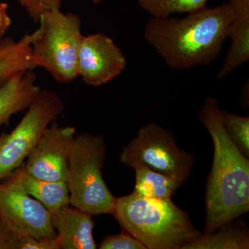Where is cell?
Masks as SVG:
<instances>
[{
  "mask_svg": "<svg viewBox=\"0 0 249 249\" xmlns=\"http://www.w3.org/2000/svg\"><path fill=\"white\" fill-rule=\"evenodd\" d=\"M232 16L233 8L227 1L204 6L183 18H152L144 38L173 70L206 66L220 55Z\"/></svg>",
  "mask_w": 249,
  "mask_h": 249,
  "instance_id": "1",
  "label": "cell"
},
{
  "mask_svg": "<svg viewBox=\"0 0 249 249\" xmlns=\"http://www.w3.org/2000/svg\"><path fill=\"white\" fill-rule=\"evenodd\" d=\"M216 98L207 97L199 119L214 145L212 169L207 179L204 233H212L249 211V160L228 137Z\"/></svg>",
  "mask_w": 249,
  "mask_h": 249,
  "instance_id": "2",
  "label": "cell"
},
{
  "mask_svg": "<svg viewBox=\"0 0 249 249\" xmlns=\"http://www.w3.org/2000/svg\"><path fill=\"white\" fill-rule=\"evenodd\" d=\"M111 214L148 249H184L201 234L172 199L147 198L133 192L116 198Z\"/></svg>",
  "mask_w": 249,
  "mask_h": 249,
  "instance_id": "3",
  "label": "cell"
},
{
  "mask_svg": "<svg viewBox=\"0 0 249 249\" xmlns=\"http://www.w3.org/2000/svg\"><path fill=\"white\" fill-rule=\"evenodd\" d=\"M106 145L103 136H76L67 160L70 204L91 215L112 214L116 197L103 177Z\"/></svg>",
  "mask_w": 249,
  "mask_h": 249,
  "instance_id": "4",
  "label": "cell"
},
{
  "mask_svg": "<svg viewBox=\"0 0 249 249\" xmlns=\"http://www.w3.org/2000/svg\"><path fill=\"white\" fill-rule=\"evenodd\" d=\"M38 22L40 32L32 44L34 65L43 67L59 83H71L78 76V52L83 36L79 16L51 10L41 16Z\"/></svg>",
  "mask_w": 249,
  "mask_h": 249,
  "instance_id": "5",
  "label": "cell"
},
{
  "mask_svg": "<svg viewBox=\"0 0 249 249\" xmlns=\"http://www.w3.org/2000/svg\"><path fill=\"white\" fill-rule=\"evenodd\" d=\"M194 157L178 148L175 136L160 124L142 126L138 134L123 148L121 163L135 169L144 167L186 182Z\"/></svg>",
  "mask_w": 249,
  "mask_h": 249,
  "instance_id": "6",
  "label": "cell"
},
{
  "mask_svg": "<svg viewBox=\"0 0 249 249\" xmlns=\"http://www.w3.org/2000/svg\"><path fill=\"white\" fill-rule=\"evenodd\" d=\"M63 111V103L56 93L40 89L16 128L0 136V181L23 164L47 127Z\"/></svg>",
  "mask_w": 249,
  "mask_h": 249,
  "instance_id": "7",
  "label": "cell"
},
{
  "mask_svg": "<svg viewBox=\"0 0 249 249\" xmlns=\"http://www.w3.org/2000/svg\"><path fill=\"white\" fill-rule=\"evenodd\" d=\"M0 220L19 236L56 237L52 213L26 193L16 170L0 181Z\"/></svg>",
  "mask_w": 249,
  "mask_h": 249,
  "instance_id": "8",
  "label": "cell"
},
{
  "mask_svg": "<svg viewBox=\"0 0 249 249\" xmlns=\"http://www.w3.org/2000/svg\"><path fill=\"white\" fill-rule=\"evenodd\" d=\"M76 130L52 123L23 164L28 173L41 179L66 181L67 160Z\"/></svg>",
  "mask_w": 249,
  "mask_h": 249,
  "instance_id": "9",
  "label": "cell"
},
{
  "mask_svg": "<svg viewBox=\"0 0 249 249\" xmlns=\"http://www.w3.org/2000/svg\"><path fill=\"white\" fill-rule=\"evenodd\" d=\"M127 60L114 40L103 33L83 36L78 56V73L86 84L100 87L120 76Z\"/></svg>",
  "mask_w": 249,
  "mask_h": 249,
  "instance_id": "10",
  "label": "cell"
},
{
  "mask_svg": "<svg viewBox=\"0 0 249 249\" xmlns=\"http://www.w3.org/2000/svg\"><path fill=\"white\" fill-rule=\"evenodd\" d=\"M52 224L62 249H96L92 215L76 208H62L52 213Z\"/></svg>",
  "mask_w": 249,
  "mask_h": 249,
  "instance_id": "11",
  "label": "cell"
},
{
  "mask_svg": "<svg viewBox=\"0 0 249 249\" xmlns=\"http://www.w3.org/2000/svg\"><path fill=\"white\" fill-rule=\"evenodd\" d=\"M233 8V16L227 37L232 40L217 77L221 80L249 60V0H228Z\"/></svg>",
  "mask_w": 249,
  "mask_h": 249,
  "instance_id": "12",
  "label": "cell"
},
{
  "mask_svg": "<svg viewBox=\"0 0 249 249\" xmlns=\"http://www.w3.org/2000/svg\"><path fill=\"white\" fill-rule=\"evenodd\" d=\"M34 70L16 73L0 87V125L29 108L40 91Z\"/></svg>",
  "mask_w": 249,
  "mask_h": 249,
  "instance_id": "13",
  "label": "cell"
},
{
  "mask_svg": "<svg viewBox=\"0 0 249 249\" xmlns=\"http://www.w3.org/2000/svg\"><path fill=\"white\" fill-rule=\"evenodd\" d=\"M40 29L25 34L20 40H6L0 43V87L19 72L34 70L32 44Z\"/></svg>",
  "mask_w": 249,
  "mask_h": 249,
  "instance_id": "14",
  "label": "cell"
},
{
  "mask_svg": "<svg viewBox=\"0 0 249 249\" xmlns=\"http://www.w3.org/2000/svg\"><path fill=\"white\" fill-rule=\"evenodd\" d=\"M24 191L48 210L51 213L70 206V193L65 181H52L33 176L23 164L16 169Z\"/></svg>",
  "mask_w": 249,
  "mask_h": 249,
  "instance_id": "15",
  "label": "cell"
},
{
  "mask_svg": "<svg viewBox=\"0 0 249 249\" xmlns=\"http://www.w3.org/2000/svg\"><path fill=\"white\" fill-rule=\"evenodd\" d=\"M233 221L227 223L212 233L201 234L184 249H249L248 228L242 221Z\"/></svg>",
  "mask_w": 249,
  "mask_h": 249,
  "instance_id": "16",
  "label": "cell"
},
{
  "mask_svg": "<svg viewBox=\"0 0 249 249\" xmlns=\"http://www.w3.org/2000/svg\"><path fill=\"white\" fill-rule=\"evenodd\" d=\"M136 183L134 193L139 196L157 199H170L183 184L176 178L144 167L134 169Z\"/></svg>",
  "mask_w": 249,
  "mask_h": 249,
  "instance_id": "17",
  "label": "cell"
},
{
  "mask_svg": "<svg viewBox=\"0 0 249 249\" xmlns=\"http://www.w3.org/2000/svg\"><path fill=\"white\" fill-rule=\"evenodd\" d=\"M139 6L152 18L189 14L206 6L208 0H137Z\"/></svg>",
  "mask_w": 249,
  "mask_h": 249,
  "instance_id": "18",
  "label": "cell"
},
{
  "mask_svg": "<svg viewBox=\"0 0 249 249\" xmlns=\"http://www.w3.org/2000/svg\"><path fill=\"white\" fill-rule=\"evenodd\" d=\"M228 137L246 158H249V118L220 110Z\"/></svg>",
  "mask_w": 249,
  "mask_h": 249,
  "instance_id": "19",
  "label": "cell"
},
{
  "mask_svg": "<svg viewBox=\"0 0 249 249\" xmlns=\"http://www.w3.org/2000/svg\"><path fill=\"white\" fill-rule=\"evenodd\" d=\"M98 247L100 249H146L135 237L124 231L121 233L105 237Z\"/></svg>",
  "mask_w": 249,
  "mask_h": 249,
  "instance_id": "20",
  "label": "cell"
},
{
  "mask_svg": "<svg viewBox=\"0 0 249 249\" xmlns=\"http://www.w3.org/2000/svg\"><path fill=\"white\" fill-rule=\"evenodd\" d=\"M29 17L38 22L41 16L46 11L60 9L62 0H19Z\"/></svg>",
  "mask_w": 249,
  "mask_h": 249,
  "instance_id": "21",
  "label": "cell"
},
{
  "mask_svg": "<svg viewBox=\"0 0 249 249\" xmlns=\"http://www.w3.org/2000/svg\"><path fill=\"white\" fill-rule=\"evenodd\" d=\"M17 249H60L57 237L36 238L28 235H21L18 240Z\"/></svg>",
  "mask_w": 249,
  "mask_h": 249,
  "instance_id": "22",
  "label": "cell"
},
{
  "mask_svg": "<svg viewBox=\"0 0 249 249\" xmlns=\"http://www.w3.org/2000/svg\"><path fill=\"white\" fill-rule=\"evenodd\" d=\"M19 237L0 220V249H17Z\"/></svg>",
  "mask_w": 249,
  "mask_h": 249,
  "instance_id": "23",
  "label": "cell"
},
{
  "mask_svg": "<svg viewBox=\"0 0 249 249\" xmlns=\"http://www.w3.org/2000/svg\"><path fill=\"white\" fill-rule=\"evenodd\" d=\"M8 5L0 1V40L11 25V19L7 12Z\"/></svg>",
  "mask_w": 249,
  "mask_h": 249,
  "instance_id": "24",
  "label": "cell"
},
{
  "mask_svg": "<svg viewBox=\"0 0 249 249\" xmlns=\"http://www.w3.org/2000/svg\"><path fill=\"white\" fill-rule=\"evenodd\" d=\"M103 1V0H92L93 4H96V5L100 4V3H101V1Z\"/></svg>",
  "mask_w": 249,
  "mask_h": 249,
  "instance_id": "25",
  "label": "cell"
}]
</instances>
